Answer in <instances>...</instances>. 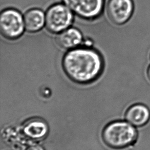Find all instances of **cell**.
Returning a JSON list of instances; mask_svg holds the SVG:
<instances>
[{"label":"cell","instance_id":"cell-5","mask_svg":"<svg viewBox=\"0 0 150 150\" xmlns=\"http://www.w3.org/2000/svg\"><path fill=\"white\" fill-rule=\"evenodd\" d=\"M63 2L73 13L87 20L100 16L104 5V0H63Z\"/></svg>","mask_w":150,"mask_h":150},{"label":"cell","instance_id":"cell-1","mask_svg":"<svg viewBox=\"0 0 150 150\" xmlns=\"http://www.w3.org/2000/svg\"><path fill=\"white\" fill-rule=\"evenodd\" d=\"M62 65L71 81L83 84L91 83L99 76L103 69V61L96 51L79 48L68 51L63 57Z\"/></svg>","mask_w":150,"mask_h":150},{"label":"cell","instance_id":"cell-9","mask_svg":"<svg viewBox=\"0 0 150 150\" xmlns=\"http://www.w3.org/2000/svg\"><path fill=\"white\" fill-rule=\"evenodd\" d=\"M24 21L25 29L30 33H35L45 25V14L40 9H31L25 12Z\"/></svg>","mask_w":150,"mask_h":150},{"label":"cell","instance_id":"cell-11","mask_svg":"<svg viewBox=\"0 0 150 150\" xmlns=\"http://www.w3.org/2000/svg\"><path fill=\"white\" fill-rule=\"evenodd\" d=\"M27 150H43V149L38 146H31Z\"/></svg>","mask_w":150,"mask_h":150},{"label":"cell","instance_id":"cell-7","mask_svg":"<svg viewBox=\"0 0 150 150\" xmlns=\"http://www.w3.org/2000/svg\"><path fill=\"white\" fill-rule=\"evenodd\" d=\"M127 122L134 127H140L146 125L150 119V111L142 103H135L129 108L125 114Z\"/></svg>","mask_w":150,"mask_h":150},{"label":"cell","instance_id":"cell-4","mask_svg":"<svg viewBox=\"0 0 150 150\" xmlns=\"http://www.w3.org/2000/svg\"><path fill=\"white\" fill-rule=\"evenodd\" d=\"M24 17L18 11L9 8L3 10L0 16V31L3 37L16 40L24 31Z\"/></svg>","mask_w":150,"mask_h":150},{"label":"cell","instance_id":"cell-10","mask_svg":"<svg viewBox=\"0 0 150 150\" xmlns=\"http://www.w3.org/2000/svg\"><path fill=\"white\" fill-rule=\"evenodd\" d=\"M25 135L32 140H41L47 135V124L41 120H33L27 122L24 127Z\"/></svg>","mask_w":150,"mask_h":150},{"label":"cell","instance_id":"cell-12","mask_svg":"<svg viewBox=\"0 0 150 150\" xmlns=\"http://www.w3.org/2000/svg\"><path fill=\"white\" fill-rule=\"evenodd\" d=\"M147 77L150 81V65L149 66L148 69V71H147Z\"/></svg>","mask_w":150,"mask_h":150},{"label":"cell","instance_id":"cell-8","mask_svg":"<svg viewBox=\"0 0 150 150\" xmlns=\"http://www.w3.org/2000/svg\"><path fill=\"white\" fill-rule=\"evenodd\" d=\"M57 41V44L63 48L74 49L81 44L83 35L77 29L69 28L59 33Z\"/></svg>","mask_w":150,"mask_h":150},{"label":"cell","instance_id":"cell-6","mask_svg":"<svg viewBox=\"0 0 150 150\" xmlns=\"http://www.w3.org/2000/svg\"><path fill=\"white\" fill-rule=\"evenodd\" d=\"M107 10L112 22L116 24H122L132 16L133 3L132 0H109Z\"/></svg>","mask_w":150,"mask_h":150},{"label":"cell","instance_id":"cell-3","mask_svg":"<svg viewBox=\"0 0 150 150\" xmlns=\"http://www.w3.org/2000/svg\"><path fill=\"white\" fill-rule=\"evenodd\" d=\"M73 13L65 4H54L45 13V26L50 33H61L72 24Z\"/></svg>","mask_w":150,"mask_h":150},{"label":"cell","instance_id":"cell-2","mask_svg":"<svg viewBox=\"0 0 150 150\" xmlns=\"http://www.w3.org/2000/svg\"><path fill=\"white\" fill-rule=\"evenodd\" d=\"M137 131L128 122H112L104 128L102 138L108 146L116 150L127 148L135 144L138 139Z\"/></svg>","mask_w":150,"mask_h":150}]
</instances>
